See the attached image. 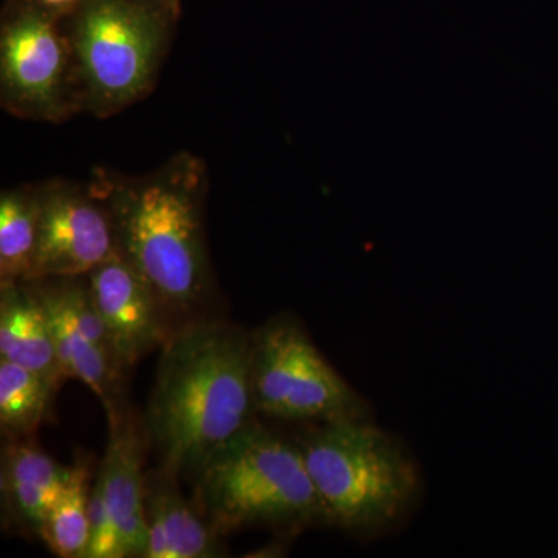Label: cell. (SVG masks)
<instances>
[{"label":"cell","instance_id":"cell-8","mask_svg":"<svg viewBox=\"0 0 558 558\" xmlns=\"http://www.w3.org/2000/svg\"><path fill=\"white\" fill-rule=\"evenodd\" d=\"M116 250L112 219L97 202L73 190L40 199L32 279L89 275Z\"/></svg>","mask_w":558,"mask_h":558},{"label":"cell","instance_id":"cell-15","mask_svg":"<svg viewBox=\"0 0 558 558\" xmlns=\"http://www.w3.org/2000/svg\"><path fill=\"white\" fill-rule=\"evenodd\" d=\"M90 473L86 462L70 468V475L39 529L51 553L64 558H84L89 542Z\"/></svg>","mask_w":558,"mask_h":558},{"label":"cell","instance_id":"cell-12","mask_svg":"<svg viewBox=\"0 0 558 558\" xmlns=\"http://www.w3.org/2000/svg\"><path fill=\"white\" fill-rule=\"evenodd\" d=\"M0 360L39 374L58 389L62 379L53 337L38 292L21 282L2 284Z\"/></svg>","mask_w":558,"mask_h":558},{"label":"cell","instance_id":"cell-18","mask_svg":"<svg viewBox=\"0 0 558 558\" xmlns=\"http://www.w3.org/2000/svg\"><path fill=\"white\" fill-rule=\"evenodd\" d=\"M84 558H123L116 523L98 478L90 490L89 542Z\"/></svg>","mask_w":558,"mask_h":558},{"label":"cell","instance_id":"cell-14","mask_svg":"<svg viewBox=\"0 0 558 558\" xmlns=\"http://www.w3.org/2000/svg\"><path fill=\"white\" fill-rule=\"evenodd\" d=\"M146 517L167 539V558H209L220 556L211 524L205 523L168 478L146 488Z\"/></svg>","mask_w":558,"mask_h":558},{"label":"cell","instance_id":"cell-11","mask_svg":"<svg viewBox=\"0 0 558 558\" xmlns=\"http://www.w3.org/2000/svg\"><path fill=\"white\" fill-rule=\"evenodd\" d=\"M97 478L116 523L123 557H145L149 531L142 442L134 422L121 411L109 417V440Z\"/></svg>","mask_w":558,"mask_h":558},{"label":"cell","instance_id":"cell-2","mask_svg":"<svg viewBox=\"0 0 558 558\" xmlns=\"http://www.w3.org/2000/svg\"><path fill=\"white\" fill-rule=\"evenodd\" d=\"M299 446L326 523L377 537L416 506L422 490L416 461L402 440L369 417L323 422Z\"/></svg>","mask_w":558,"mask_h":558},{"label":"cell","instance_id":"cell-10","mask_svg":"<svg viewBox=\"0 0 558 558\" xmlns=\"http://www.w3.org/2000/svg\"><path fill=\"white\" fill-rule=\"evenodd\" d=\"M87 284L121 369L163 347L170 337L161 319L163 304L119 248L90 271Z\"/></svg>","mask_w":558,"mask_h":558},{"label":"cell","instance_id":"cell-3","mask_svg":"<svg viewBox=\"0 0 558 558\" xmlns=\"http://www.w3.org/2000/svg\"><path fill=\"white\" fill-rule=\"evenodd\" d=\"M199 178L193 161H179L110 202L117 248L163 307L178 311L193 306L207 281Z\"/></svg>","mask_w":558,"mask_h":558},{"label":"cell","instance_id":"cell-7","mask_svg":"<svg viewBox=\"0 0 558 558\" xmlns=\"http://www.w3.org/2000/svg\"><path fill=\"white\" fill-rule=\"evenodd\" d=\"M36 292L49 318L62 379L86 384L102 400L109 417L119 413L117 391L123 369L89 284H62Z\"/></svg>","mask_w":558,"mask_h":558},{"label":"cell","instance_id":"cell-5","mask_svg":"<svg viewBox=\"0 0 558 558\" xmlns=\"http://www.w3.org/2000/svg\"><path fill=\"white\" fill-rule=\"evenodd\" d=\"M168 5L153 0H84L73 44L92 101L117 110L142 97L168 35Z\"/></svg>","mask_w":558,"mask_h":558},{"label":"cell","instance_id":"cell-4","mask_svg":"<svg viewBox=\"0 0 558 558\" xmlns=\"http://www.w3.org/2000/svg\"><path fill=\"white\" fill-rule=\"evenodd\" d=\"M196 475L202 509L218 534L248 526L326 523L299 444L256 422L220 446Z\"/></svg>","mask_w":558,"mask_h":558},{"label":"cell","instance_id":"cell-16","mask_svg":"<svg viewBox=\"0 0 558 558\" xmlns=\"http://www.w3.org/2000/svg\"><path fill=\"white\" fill-rule=\"evenodd\" d=\"M40 201L21 193L3 194L0 201V279L32 281L38 244Z\"/></svg>","mask_w":558,"mask_h":558},{"label":"cell","instance_id":"cell-1","mask_svg":"<svg viewBox=\"0 0 558 558\" xmlns=\"http://www.w3.org/2000/svg\"><path fill=\"white\" fill-rule=\"evenodd\" d=\"M253 336L199 323L168 337L150 392L146 428L167 472H194L256 413Z\"/></svg>","mask_w":558,"mask_h":558},{"label":"cell","instance_id":"cell-13","mask_svg":"<svg viewBox=\"0 0 558 558\" xmlns=\"http://www.w3.org/2000/svg\"><path fill=\"white\" fill-rule=\"evenodd\" d=\"M70 475L49 454L14 444L3 454L2 490L16 515L39 532Z\"/></svg>","mask_w":558,"mask_h":558},{"label":"cell","instance_id":"cell-9","mask_svg":"<svg viewBox=\"0 0 558 558\" xmlns=\"http://www.w3.org/2000/svg\"><path fill=\"white\" fill-rule=\"evenodd\" d=\"M44 3H22L2 32V81L11 100L32 112H57L65 49L57 20Z\"/></svg>","mask_w":558,"mask_h":558},{"label":"cell","instance_id":"cell-6","mask_svg":"<svg viewBox=\"0 0 558 558\" xmlns=\"http://www.w3.org/2000/svg\"><path fill=\"white\" fill-rule=\"evenodd\" d=\"M252 392L256 413L290 422L369 417V405L330 366L292 317L253 333Z\"/></svg>","mask_w":558,"mask_h":558},{"label":"cell","instance_id":"cell-17","mask_svg":"<svg viewBox=\"0 0 558 558\" xmlns=\"http://www.w3.org/2000/svg\"><path fill=\"white\" fill-rule=\"evenodd\" d=\"M57 391L39 374L0 360V425L11 438H24L46 417L51 395Z\"/></svg>","mask_w":558,"mask_h":558},{"label":"cell","instance_id":"cell-19","mask_svg":"<svg viewBox=\"0 0 558 558\" xmlns=\"http://www.w3.org/2000/svg\"><path fill=\"white\" fill-rule=\"evenodd\" d=\"M39 2L44 3L46 7H54V9H58V7L69 5V3H73L75 0H39Z\"/></svg>","mask_w":558,"mask_h":558}]
</instances>
